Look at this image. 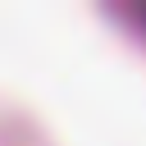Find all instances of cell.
<instances>
[{
  "mask_svg": "<svg viewBox=\"0 0 146 146\" xmlns=\"http://www.w3.org/2000/svg\"><path fill=\"white\" fill-rule=\"evenodd\" d=\"M137 18H141V23H146V5H137Z\"/></svg>",
  "mask_w": 146,
  "mask_h": 146,
  "instance_id": "cell-1",
  "label": "cell"
}]
</instances>
